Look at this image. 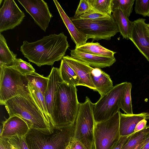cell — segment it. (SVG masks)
I'll return each instance as SVG.
<instances>
[{
	"label": "cell",
	"instance_id": "4",
	"mask_svg": "<svg viewBox=\"0 0 149 149\" xmlns=\"http://www.w3.org/2000/svg\"><path fill=\"white\" fill-rule=\"evenodd\" d=\"M75 124L69 126L55 127L51 134L30 129L26 135L29 149H66L73 140Z\"/></svg>",
	"mask_w": 149,
	"mask_h": 149
},
{
	"label": "cell",
	"instance_id": "29",
	"mask_svg": "<svg viewBox=\"0 0 149 149\" xmlns=\"http://www.w3.org/2000/svg\"><path fill=\"white\" fill-rule=\"evenodd\" d=\"M135 1L134 0H112V10H120L128 18L132 12Z\"/></svg>",
	"mask_w": 149,
	"mask_h": 149
},
{
	"label": "cell",
	"instance_id": "34",
	"mask_svg": "<svg viewBox=\"0 0 149 149\" xmlns=\"http://www.w3.org/2000/svg\"><path fill=\"white\" fill-rule=\"evenodd\" d=\"M92 10L88 0H81L73 17L74 18L78 17L80 15L90 12Z\"/></svg>",
	"mask_w": 149,
	"mask_h": 149
},
{
	"label": "cell",
	"instance_id": "11",
	"mask_svg": "<svg viewBox=\"0 0 149 149\" xmlns=\"http://www.w3.org/2000/svg\"><path fill=\"white\" fill-rule=\"evenodd\" d=\"M25 16L14 1L5 0L0 9V33L19 25Z\"/></svg>",
	"mask_w": 149,
	"mask_h": 149
},
{
	"label": "cell",
	"instance_id": "23",
	"mask_svg": "<svg viewBox=\"0 0 149 149\" xmlns=\"http://www.w3.org/2000/svg\"><path fill=\"white\" fill-rule=\"evenodd\" d=\"M17 54L11 51L3 35L0 34V66L9 67L12 66Z\"/></svg>",
	"mask_w": 149,
	"mask_h": 149
},
{
	"label": "cell",
	"instance_id": "37",
	"mask_svg": "<svg viewBox=\"0 0 149 149\" xmlns=\"http://www.w3.org/2000/svg\"><path fill=\"white\" fill-rule=\"evenodd\" d=\"M147 120L143 119L139 121L136 124L134 130V132L136 133L145 129L147 127Z\"/></svg>",
	"mask_w": 149,
	"mask_h": 149
},
{
	"label": "cell",
	"instance_id": "7",
	"mask_svg": "<svg viewBox=\"0 0 149 149\" xmlns=\"http://www.w3.org/2000/svg\"><path fill=\"white\" fill-rule=\"evenodd\" d=\"M70 18L76 28L88 40H109L119 32L113 16L95 20L83 19L73 17Z\"/></svg>",
	"mask_w": 149,
	"mask_h": 149
},
{
	"label": "cell",
	"instance_id": "19",
	"mask_svg": "<svg viewBox=\"0 0 149 149\" xmlns=\"http://www.w3.org/2000/svg\"><path fill=\"white\" fill-rule=\"evenodd\" d=\"M60 16L70 35L72 39L78 47L86 43L88 39L76 28L75 26L65 13L61 5L56 0H54Z\"/></svg>",
	"mask_w": 149,
	"mask_h": 149
},
{
	"label": "cell",
	"instance_id": "10",
	"mask_svg": "<svg viewBox=\"0 0 149 149\" xmlns=\"http://www.w3.org/2000/svg\"><path fill=\"white\" fill-rule=\"evenodd\" d=\"M35 23L44 31L52 17L47 3L43 0H18Z\"/></svg>",
	"mask_w": 149,
	"mask_h": 149
},
{
	"label": "cell",
	"instance_id": "36",
	"mask_svg": "<svg viewBox=\"0 0 149 149\" xmlns=\"http://www.w3.org/2000/svg\"><path fill=\"white\" fill-rule=\"evenodd\" d=\"M132 134L126 136H120L117 142L111 149H122L123 146L130 137Z\"/></svg>",
	"mask_w": 149,
	"mask_h": 149
},
{
	"label": "cell",
	"instance_id": "39",
	"mask_svg": "<svg viewBox=\"0 0 149 149\" xmlns=\"http://www.w3.org/2000/svg\"><path fill=\"white\" fill-rule=\"evenodd\" d=\"M149 141V134L145 140L139 143L134 149H142L146 144Z\"/></svg>",
	"mask_w": 149,
	"mask_h": 149
},
{
	"label": "cell",
	"instance_id": "33",
	"mask_svg": "<svg viewBox=\"0 0 149 149\" xmlns=\"http://www.w3.org/2000/svg\"><path fill=\"white\" fill-rule=\"evenodd\" d=\"M112 17V16L92 10L90 12L80 15L78 17L83 19L95 20Z\"/></svg>",
	"mask_w": 149,
	"mask_h": 149
},
{
	"label": "cell",
	"instance_id": "18",
	"mask_svg": "<svg viewBox=\"0 0 149 149\" xmlns=\"http://www.w3.org/2000/svg\"><path fill=\"white\" fill-rule=\"evenodd\" d=\"M92 82L101 96L109 91L113 87V82L109 75L100 68H94L91 72Z\"/></svg>",
	"mask_w": 149,
	"mask_h": 149
},
{
	"label": "cell",
	"instance_id": "15",
	"mask_svg": "<svg viewBox=\"0 0 149 149\" xmlns=\"http://www.w3.org/2000/svg\"><path fill=\"white\" fill-rule=\"evenodd\" d=\"M48 77L49 81L44 97L48 112L53 123L52 115L54 100L58 87L64 81L61 76L59 68H52Z\"/></svg>",
	"mask_w": 149,
	"mask_h": 149
},
{
	"label": "cell",
	"instance_id": "20",
	"mask_svg": "<svg viewBox=\"0 0 149 149\" xmlns=\"http://www.w3.org/2000/svg\"><path fill=\"white\" fill-rule=\"evenodd\" d=\"M112 13V16L117 24L121 35L123 38L130 39L132 29L133 22L130 21L120 10H114Z\"/></svg>",
	"mask_w": 149,
	"mask_h": 149
},
{
	"label": "cell",
	"instance_id": "13",
	"mask_svg": "<svg viewBox=\"0 0 149 149\" xmlns=\"http://www.w3.org/2000/svg\"><path fill=\"white\" fill-rule=\"evenodd\" d=\"M30 129L26 123L20 118L16 116L9 117L3 123L0 138L17 135L25 136Z\"/></svg>",
	"mask_w": 149,
	"mask_h": 149
},
{
	"label": "cell",
	"instance_id": "5",
	"mask_svg": "<svg viewBox=\"0 0 149 149\" xmlns=\"http://www.w3.org/2000/svg\"><path fill=\"white\" fill-rule=\"evenodd\" d=\"M0 104L4 105L8 100L17 96L24 97L30 94L29 81L26 76L16 70L0 66Z\"/></svg>",
	"mask_w": 149,
	"mask_h": 149
},
{
	"label": "cell",
	"instance_id": "12",
	"mask_svg": "<svg viewBox=\"0 0 149 149\" xmlns=\"http://www.w3.org/2000/svg\"><path fill=\"white\" fill-rule=\"evenodd\" d=\"M145 20L140 18L133 22L130 39L149 62V30Z\"/></svg>",
	"mask_w": 149,
	"mask_h": 149
},
{
	"label": "cell",
	"instance_id": "24",
	"mask_svg": "<svg viewBox=\"0 0 149 149\" xmlns=\"http://www.w3.org/2000/svg\"><path fill=\"white\" fill-rule=\"evenodd\" d=\"M59 68L61 76L64 82L76 86H79V77L73 69L63 59Z\"/></svg>",
	"mask_w": 149,
	"mask_h": 149
},
{
	"label": "cell",
	"instance_id": "38",
	"mask_svg": "<svg viewBox=\"0 0 149 149\" xmlns=\"http://www.w3.org/2000/svg\"><path fill=\"white\" fill-rule=\"evenodd\" d=\"M70 149H86L80 142L72 140L70 144ZM93 149H95V147Z\"/></svg>",
	"mask_w": 149,
	"mask_h": 149
},
{
	"label": "cell",
	"instance_id": "17",
	"mask_svg": "<svg viewBox=\"0 0 149 149\" xmlns=\"http://www.w3.org/2000/svg\"><path fill=\"white\" fill-rule=\"evenodd\" d=\"M149 119V113L142 112L137 114L120 113L119 133L120 136H124L134 133L135 128L140 120Z\"/></svg>",
	"mask_w": 149,
	"mask_h": 149
},
{
	"label": "cell",
	"instance_id": "35",
	"mask_svg": "<svg viewBox=\"0 0 149 149\" xmlns=\"http://www.w3.org/2000/svg\"><path fill=\"white\" fill-rule=\"evenodd\" d=\"M0 149H18L6 138H0Z\"/></svg>",
	"mask_w": 149,
	"mask_h": 149
},
{
	"label": "cell",
	"instance_id": "25",
	"mask_svg": "<svg viewBox=\"0 0 149 149\" xmlns=\"http://www.w3.org/2000/svg\"><path fill=\"white\" fill-rule=\"evenodd\" d=\"M132 84L127 82L120 97L119 105L121 109L126 114H133L132 103L131 91Z\"/></svg>",
	"mask_w": 149,
	"mask_h": 149
},
{
	"label": "cell",
	"instance_id": "8",
	"mask_svg": "<svg viewBox=\"0 0 149 149\" xmlns=\"http://www.w3.org/2000/svg\"><path fill=\"white\" fill-rule=\"evenodd\" d=\"M120 111L108 119L95 123L94 136L95 149H111L118 141Z\"/></svg>",
	"mask_w": 149,
	"mask_h": 149
},
{
	"label": "cell",
	"instance_id": "6",
	"mask_svg": "<svg viewBox=\"0 0 149 149\" xmlns=\"http://www.w3.org/2000/svg\"><path fill=\"white\" fill-rule=\"evenodd\" d=\"M93 105L86 97L85 101L79 104L75 123L73 140L80 142L86 149H93L95 147Z\"/></svg>",
	"mask_w": 149,
	"mask_h": 149
},
{
	"label": "cell",
	"instance_id": "28",
	"mask_svg": "<svg viewBox=\"0 0 149 149\" xmlns=\"http://www.w3.org/2000/svg\"><path fill=\"white\" fill-rule=\"evenodd\" d=\"M26 76L29 82L37 88L44 95L48 82V77H44L35 72Z\"/></svg>",
	"mask_w": 149,
	"mask_h": 149
},
{
	"label": "cell",
	"instance_id": "2",
	"mask_svg": "<svg viewBox=\"0 0 149 149\" xmlns=\"http://www.w3.org/2000/svg\"><path fill=\"white\" fill-rule=\"evenodd\" d=\"M4 105L9 117L16 116L20 118L30 129L47 134L54 132L55 128L47 121L30 94L26 97H15L7 101Z\"/></svg>",
	"mask_w": 149,
	"mask_h": 149
},
{
	"label": "cell",
	"instance_id": "32",
	"mask_svg": "<svg viewBox=\"0 0 149 149\" xmlns=\"http://www.w3.org/2000/svg\"><path fill=\"white\" fill-rule=\"evenodd\" d=\"M5 138L18 149H29L26 141V136L17 135Z\"/></svg>",
	"mask_w": 149,
	"mask_h": 149
},
{
	"label": "cell",
	"instance_id": "9",
	"mask_svg": "<svg viewBox=\"0 0 149 149\" xmlns=\"http://www.w3.org/2000/svg\"><path fill=\"white\" fill-rule=\"evenodd\" d=\"M127 83L123 82L114 86L93 104V114L95 123L108 119L120 111L119 99Z\"/></svg>",
	"mask_w": 149,
	"mask_h": 149
},
{
	"label": "cell",
	"instance_id": "1",
	"mask_svg": "<svg viewBox=\"0 0 149 149\" xmlns=\"http://www.w3.org/2000/svg\"><path fill=\"white\" fill-rule=\"evenodd\" d=\"M67 37L63 33L51 34L36 41H24L20 51L29 61L38 67L52 66L65 56L69 47Z\"/></svg>",
	"mask_w": 149,
	"mask_h": 149
},
{
	"label": "cell",
	"instance_id": "31",
	"mask_svg": "<svg viewBox=\"0 0 149 149\" xmlns=\"http://www.w3.org/2000/svg\"><path fill=\"white\" fill-rule=\"evenodd\" d=\"M134 10L136 14L149 17V0H136Z\"/></svg>",
	"mask_w": 149,
	"mask_h": 149
},
{
	"label": "cell",
	"instance_id": "14",
	"mask_svg": "<svg viewBox=\"0 0 149 149\" xmlns=\"http://www.w3.org/2000/svg\"><path fill=\"white\" fill-rule=\"evenodd\" d=\"M74 71L79 79V86L87 87L95 91L91 79V72L93 68L68 55L62 58Z\"/></svg>",
	"mask_w": 149,
	"mask_h": 149
},
{
	"label": "cell",
	"instance_id": "27",
	"mask_svg": "<svg viewBox=\"0 0 149 149\" xmlns=\"http://www.w3.org/2000/svg\"><path fill=\"white\" fill-rule=\"evenodd\" d=\"M149 134V126L139 132L133 133L122 149H134L144 141Z\"/></svg>",
	"mask_w": 149,
	"mask_h": 149
},
{
	"label": "cell",
	"instance_id": "41",
	"mask_svg": "<svg viewBox=\"0 0 149 149\" xmlns=\"http://www.w3.org/2000/svg\"><path fill=\"white\" fill-rule=\"evenodd\" d=\"M147 26L148 29L149 30V24H147Z\"/></svg>",
	"mask_w": 149,
	"mask_h": 149
},
{
	"label": "cell",
	"instance_id": "22",
	"mask_svg": "<svg viewBox=\"0 0 149 149\" xmlns=\"http://www.w3.org/2000/svg\"><path fill=\"white\" fill-rule=\"evenodd\" d=\"M28 87L31 95L42 112L46 119L55 128V127L50 118L47 110L44 95L40 91L29 81Z\"/></svg>",
	"mask_w": 149,
	"mask_h": 149
},
{
	"label": "cell",
	"instance_id": "16",
	"mask_svg": "<svg viewBox=\"0 0 149 149\" xmlns=\"http://www.w3.org/2000/svg\"><path fill=\"white\" fill-rule=\"evenodd\" d=\"M70 54L71 57L94 68H100L109 67L116 61L114 57H110L94 55L80 52L75 49L71 51Z\"/></svg>",
	"mask_w": 149,
	"mask_h": 149
},
{
	"label": "cell",
	"instance_id": "26",
	"mask_svg": "<svg viewBox=\"0 0 149 149\" xmlns=\"http://www.w3.org/2000/svg\"><path fill=\"white\" fill-rule=\"evenodd\" d=\"M91 9L112 17V0H88Z\"/></svg>",
	"mask_w": 149,
	"mask_h": 149
},
{
	"label": "cell",
	"instance_id": "30",
	"mask_svg": "<svg viewBox=\"0 0 149 149\" xmlns=\"http://www.w3.org/2000/svg\"><path fill=\"white\" fill-rule=\"evenodd\" d=\"M9 67L16 70L25 76L35 72V69L29 63L21 58H16L13 65Z\"/></svg>",
	"mask_w": 149,
	"mask_h": 149
},
{
	"label": "cell",
	"instance_id": "21",
	"mask_svg": "<svg viewBox=\"0 0 149 149\" xmlns=\"http://www.w3.org/2000/svg\"><path fill=\"white\" fill-rule=\"evenodd\" d=\"M80 52L94 55L112 57L116 52L110 50L102 46L98 42H88L75 48Z\"/></svg>",
	"mask_w": 149,
	"mask_h": 149
},
{
	"label": "cell",
	"instance_id": "3",
	"mask_svg": "<svg viewBox=\"0 0 149 149\" xmlns=\"http://www.w3.org/2000/svg\"><path fill=\"white\" fill-rule=\"evenodd\" d=\"M76 86L63 82L56 92L52 109V118L56 127L75 124L79 105Z\"/></svg>",
	"mask_w": 149,
	"mask_h": 149
},
{
	"label": "cell",
	"instance_id": "40",
	"mask_svg": "<svg viewBox=\"0 0 149 149\" xmlns=\"http://www.w3.org/2000/svg\"><path fill=\"white\" fill-rule=\"evenodd\" d=\"M142 149H149V141L146 144Z\"/></svg>",
	"mask_w": 149,
	"mask_h": 149
}]
</instances>
